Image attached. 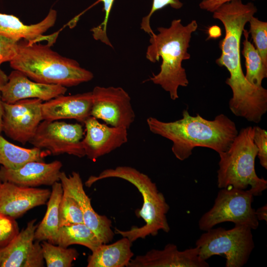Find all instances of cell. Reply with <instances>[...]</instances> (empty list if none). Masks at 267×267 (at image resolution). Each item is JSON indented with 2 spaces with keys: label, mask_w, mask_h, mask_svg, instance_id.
Listing matches in <instances>:
<instances>
[{
  "label": "cell",
  "mask_w": 267,
  "mask_h": 267,
  "mask_svg": "<svg viewBox=\"0 0 267 267\" xmlns=\"http://www.w3.org/2000/svg\"><path fill=\"white\" fill-rule=\"evenodd\" d=\"M257 11L253 2L244 4L241 0H232L213 12V17L220 21L225 30L224 37L219 43L221 54L216 63L229 73L225 81L232 92L229 108L235 116L255 123H259L267 111V90L246 79L241 66L240 43L246 24Z\"/></svg>",
  "instance_id": "obj_1"
},
{
  "label": "cell",
  "mask_w": 267,
  "mask_h": 267,
  "mask_svg": "<svg viewBox=\"0 0 267 267\" xmlns=\"http://www.w3.org/2000/svg\"><path fill=\"white\" fill-rule=\"evenodd\" d=\"M146 123L150 132L172 142V152L180 161L189 158L196 147L208 148L219 154L224 152L238 133L235 123L223 114L208 120L199 114L190 115L186 109L179 120L166 122L149 117Z\"/></svg>",
  "instance_id": "obj_2"
},
{
  "label": "cell",
  "mask_w": 267,
  "mask_h": 267,
  "mask_svg": "<svg viewBox=\"0 0 267 267\" xmlns=\"http://www.w3.org/2000/svg\"><path fill=\"white\" fill-rule=\"evenodd\" d=\"M197 28L195 20L184 25L181 19H174L169 27H158V34L150 36L146 58L152 63L161 58L162 63L159 72L153 74L149 80L168 92L173 100L179 97V87H185L189 84L182 63L190 58L188 48L192 34Z\"/></svg>",
  "instance_id": "obj_3"
},
{
  "label": "cell",
  "mask_w": 267,
  "mask_h": 267,
  "mask_svg": "<svg viewBox=\"0 0 267 267\" xmlns=\"http://www.w3.org/2000/svg\"><path fill=\"white\" fill-rule=\"evenodd\" d=\"M50 46L47 44L19 42L17 54L10 65L35 82L65 87L76 86L93 78L91 72L81 67L77 61L60 55Z\"/></svg>",
  "instance_id": "obj_4"
},
{
  "label": "cell",
  "mask_w": 267,
  "mask_h": 267,
  "mask_svg": "<svg viewBox=\"0 0 267 267\" xmlns=\"http://www.w3.org/2000/svg\"><path fill=\"white\" fill-rule=\"evenodd\" d=\"M119 178L134 185L141 193L143 199L142 207L135 211L136 217L141 218L145 224L133 226L129 230H122L115 228V233L127 237L132 242L147 236H155L160 230L169 232L170 227L166 215L170 209L163 193L159 192L156 184L146 174L136 169L127 166H119L114 169H107L98 176H90L85 182L90 187L98 180L107 178Z\"/></svg>",
  "instance_id": "obj_5"
},
{
  "label": "cell",
  "mask_w": 267,
  "mask_h": 267,
  "mask_svg": "<svg viewBox=\"0 0 267 267\" xmlns=\"http://www.w3.org/2000/svg\"><path fill=\"white\" fill-rule=\"evenodd\" d=\"M254 128L240 130L228 148L219 154L217 184L220 188L232 187L249 190L254 196L267 188V180L259 178L255 171L258 150L254 143Z\"/></svg>",
  "instance_id": "obj_6"
},
{
  "label": "cell",
  "mask_w": 267,
  "mask_h": 267,
  "mask_svg": "<svg viewBox=\"0 0 267 267\" xmlns=\"http://www.w3.org/2000/svg\"><path fill=\"white\" fill-rule=\"evenodd\" d=\"M252 229L248 225L235 224L226 229L211 228L196 242L200 258L206 261L215 255H223L226 267H242L248 261L255 245Z\"/></svg>",
  "instance_id": "obj_7"
},
{
  "label": "cell",
  "mask_w": 267,
  "mask_h": 267,
  "mask_svg": "<svg viewBox=\"0 0 267 267\" xmlns=\"http://www.w3.org/2000/svg\"><path fill=\"white\" fill-rule=\"evenodd\" d=\"M221 189L212 208L200 219V229L206 231L216 224L227 222L248 225L252 229H256L259 223L255 210L252 207L253 194L249 190L232 187Z\"/></svg>",
  "instance_id": "obj_8"
},
{
  "label": "cell",
  "mask_w": 267,
  "mask_h": 267,
  "mask_svg": "<svg viewBox=\"0 0 267 267\" xmlns=\"http://www.w3.org/2000/svg\"><path fill=\"white\" fill-rule=\"evenodd\" d=\"M84 134L79 123L43 120L29 142L53 155L68 154L82 158L85 156L82 143Z\"/></svg>",
  "instance_id": "obj_9"
},
{
  "label": "cell",
  "mask_w": 267,
  "mask_h": 267,
  "mask_svg": "<svg viewBox=\"0 0 267 267\" xmlns=\"http://www.w3.org/2000/svg\"><path fill=\"white\" fill-rule=\"evenodd\" d=\"M91 116L112 127L129 129L135 115L128 93L121 87H95Z\"/></svg>",
  "instance_id": "obj_10"
},
{
  "label": "cell",
  "mask_w": 267,
  "mask_h": 267,
  "mask_svg": "<svg viewBox=\"0 0 267 267\" xmlns=\"http://www.w3.org/2000/svg\"><path fill=\"white\" fill-rule=\"evenodd\" d=\"M43 102L38 98L22 99L11 104L3 102L2 132L23 144L29 142L43 120Z\"/></svg>",
  "instance_id": "obj_11"
},
{
  "label": "cell",
  "mask_w": 267,
  "mask_h": 267,
  "mask_svg": "<svg viewBox=\"0 0 267 267\" xmlns=\"http://www.w3.org/2000/svg\"><path fill=\"white\" fill-rule=\"evenodd\" d=\"M59 181L63 194L73 198L79 205L84 223L95 233L102 243L111 241L115 234L112 229V222L107 216L98 214L93 209L79 173L73 171L67 176L64 172H61Z\"/></svg>",
  "instance_id": "obj_12"
},
{
  "label": "cell",
  "mask_w": 267,
  "mask_h": 267,
  "mask_svg": "<svg viewBox=\"0 0 267 267\" xmlns=\"http://www.w3.org/2000/svg\"><path fill=\"white\" fill-rule=\"evenodd\" d=\"M36 219L29 221L5 247L1 248L0 267H43L44 261L41 242L35 240Z\"/></svg>",
  "instance_id": "obj_13"
},
{
  "label": "cell",
  "mask_w": 267,
  "mask_h": 267,
  "mask_svg": "<svg viewBox=\"0 0 267 267\" xmlns=\"http://www.w3.org/2000/svg\"><path fill=\"white\" fill-rule=\"evenodd\" d=\"M85 135L82 143L88 159L94 161L128 141V129L108 126L90 116L84 122Z\"/></svg>",
  "instance_id": "obj_14"
},
{
  "label": "cell",
  "mask_w": 267,
  "mask_h": 267,
  "mask_svg": "<svg viewBox=\"0 0 267 267\" xmlns=\"http://www.w3.org/2000/svg\"><path fill=\"white\" fill-rule=\"evenodd\" d=\"M50 194L49 189L2 182L0 185V213L15 219L18 218L32 208L45 204Z\"/></svg>",
  "instance_id": "obj_15"
},
{
  "label": "cell",
  "mask_w": 267,
  "mask_h": 267,
  "mask_svg": "<svg viewBox=\"0 0 267 267\" xmlns=\"http://www.w3.org/2000/svg\"><path fill=\"white\" fill-rule=\"evenodd\" d=\"M67 90V88L62 86L31 81L21 71L14 70L2 88L1 99L3 102L9 104L31 98L46 101L65 94Z\"/></svg>",
  "instance_id": "obj_16"
},
{
  "label": "cell",
  "mask_w": 267,
  "mask_h": 267,
  "mask_svg": "<svg viewBox=\"0 0 267 267\" xmlns=\"http://www.w3.org/2000/svg\"><path fill=\"white\" fill-rule=\"evenodd\" d=\"M199 248L178 250L174 244H167L162 250L153 249L136 256L127 267H208L209 264L199 256Z\"/></svg>",
  "instance_id": "obj_17"
},
{
  "label": "cell",
  "mask_w": 267,
  "mask_h": 267,
  "mask_svg": "<svg viewBox=\"0 0 267 267\" xmlns=\"http://www.w3.org/2000/svg\"><path fill=\"white\" fill-rule=\"evenodd\" d=\"M62 167V162L58 160L48 163L31 161L16 169H7L1 166L0 178L2 182H9L24 187L52 186L59 181Z\"/></svg>",
  "instance_id": "obj_18"
},
{
  "label": "cell",
  "mask_w": 267,
  "mask_h": 267,
  "mask_svg": "<svg viewBox=\"0 0 267 267\" xmlns=\"http://www.w3.org/2000/svg\"><path fill=\"white\" fill-rule=\"evenodd\" d=\"M56 18V11L50 9L43 20L28 25L13 15L0 13V35L17 41L24 39L30 43L46 41L47 44L52 45L56 41L58 33L50 35H44V34L53 26Z\"/></svg>",
  "instance_id": "obj_19"
},
{
  "label": "cell",
  "mask_w": 267,
  "mask_h": 267,
  "mask_svg": "<svg viewBox=\"0 0 267 267\" xmlns=\"http://www.w3.org/2000/svg\"><path fill=\"white\" fill-rule=\"evenodd\" d=\"M92 104L91 91L70 95H61L43 102V119L50 121L74 119L84 123L91 116Z\"/></svg>",
  "instance_id": "obj_20"
},
{
  "label": "cell",
  "mask_w": 267,
  "mask_h": 267,
  "mask_svg": "<svg viewBox=\"0 0 267 267\" xmlns=\"http://www.w3.org/2000/svg\"><path fill=\"white\" fill-rule=\"evenodd\" d=\"M132 243L123 237L110 244H102L88 258L87 267H127L134 255Z\"/></svg>",
  "instance_id": "obj_21"
},
{
  "label": "cell",
  "mask_w": 267,
  "mask_h": 267,
  "mask_svg": "<svg viewBox=\"0 0 267 267\" xmlns=\"http://www.w3.org/2000/svg\"><path fill=\"white\" fill-rule=\"evenodd\" d=\"M51 194L47 202L45 214L37 225L35 232V240L42 242L47 241L55 244L59 226V207L63 190L59 181L52 186Z\"/></svg>",
  "instance_id": "obj_22"
},
{
  "label": "cell",
  "mask_w": 267,
  "mask_h": 267,
  "mask_svg": "<svg viewBox=\"0 0 267 267\" xmlns=\"http://www.w3.org/2000/svg\"><path fill=\"white\" fill-rule=\"evenodd\" d=\"M49 151L39 148H26L12 144L0 134V165L7 169H16L31 161L43 162Z\"/></svg>",
  "instance_id": "obj_23"
},
{
  "label": "cell",
  "mask_w": 267,
  "mask_h": 267,
  "mask_svg": "<svg viewBox=\"0 0 267 267\" xmlns=\"http://www.w3.org/2000/svg\"><path fill=\"white\" fill-rule=\"evenodd\" d=\"M102 244L95 233L83 223L59 227L55 245L67 248L78 244L86 247L92 252Z\"/></svg>",
  "instance_id": "obj_24"
},
{
  "label": "cell",
  "mask_w": 267,
  "mask_h": 267,
  "mask_svg": "<svg viewBox=\"0 0 267 267\" xmlns=\"http://www.w3.org/2000/svg\"><path fill=\"white\" fill-rule=\"evenodd\" d=\"M243 35L244 40L241 53L245 59V78L251 85L262 87L263 80L267 77V66L265 65L258 51L249 41L248 30L244 29Z\"/></svg>",
  "instance_id": "obj_25"
},
{
  "label": "cell",
  "mask_w": 267,
  "mask_h": 267,
  "mask_svg": "<svg viewBox=\"0 0 267 267\" xmlns=\"http://www.w3.org/2000/svg\"><path fill=\"white\" fill-rule=\"evenodd\" d=\"M44 263L47 267H71L79 256L75 248L55 245L47 241L41 243Z\"/></svg>",
  "instance_id": "obj_26"
},
{
  "label": "cell",
  "mask_w": 267,
  "mask_h": 267,
  "mask_svg": "<svg viewBox=\"0 0 267 267\" xmlns=\"http://www.w3.org/2000/svg\"><path fill=\"white\" fill-rule=\"evenodd\" d=\"M59 227L83 223V213L77 202L72 197L63 193L59 207Z\"/></svg>",
  "instance_id": "obj_27"
},
{
  "label": "cell",
  "mask_w": 267,
  "mask_h": 267,
  "mask_svg": "<svg viewBox=\"0 0 267 267\" xmlns=\"http://www.w3.org/2000/svg\"><path fill=\"white\" fill-rule=\"evenodd\" d=\"M249 23V34L251 35L256 49L267 66V22L252 16Z\"/></svg>",
  "instance_id": "obj_28"
},
{
  "label": "cell",
  "mask_w": 267,
  "mask_h": 267,
  "mask_svg": "<svg viewBox=\"0 0 267 267\" xmlns=\"http://www.w3.org/2000/svg\"><path fill=\"white\" fill-rule=\"evenodd\" d=\"M15 219L0 213V248L7 245L19 232Z\"/></svg>",
  "instance_id": "obj_29"
},
{
  "label": "cell",
  "mask_w": 267,
  "mask_h": 267,
  "mask_svg": "<svg viewBox=\"0 0 267 267\" xmlns=\"http://www.w3.org/2000/svg\"><path fill=\"white\" fill-rule=\"evenodd\" d=\"M115 0H98L97 2H102L103 4V10L105 16L103 21L98 26L90 30L94 39L100 41L108 46L113 48L107 34V27L108 18Z\"/></svg>",
  "instance_id": "obj_30"
},
{
  "label": "cell",
  "mask_w": 267,
  "mask_h": 267,
  "mask_svg": "<svg viewBox=\"0 0 267 267\" xmlns=\"http://www.w3.org/2000/svg\"><path fill=\"white\" fill-rule=\"evenodd\" d=\"M170 6L175 9H179L183 6V3L179 0H153L151 9L149 13L143 17L140 23V28L150 36L154 33L150 24L152 15L157 11L167 6Z\"/></svg>",
  "instance_id": "obj_31"
},
{
  "label": "cell",
  "mask_w": 267,
  "mask_h": 267,
  "mask_svg": "<svg viewBox=\"0 0 267 267\" xmlns=\"http://www.w3.org/2000/svg\"><path fill=\"white\" fill-rule=\"evenodd\" d=\"M253 128V139L258 150L257 156L261 166L267 169V132L258 126Z\"/></svg>",
  "instance_id": "obj_32"
},
{
  "label": "cell",
  "mask_w": 267,
  "mask_h": 267,
  "mask_svg": "<svg viewBox=\"0 0 267 267\" xmlns=\"http://www.w3.org/2000/svg\"><path fill=\"white\" fill-rule=\"evenodd\" d=\"M19 41L0 35V65L10 62L16 56Z\"/></svg>",
  "instance_id": "obj_33"
},
{
  "label": "cell",
  "mask_w": 267,
  "mask_h": 267,
  "mask_svg": "<svg viewBox=\"0 0 267 267\" xmlns=\"http://www.w3.org/2000/svg\"><path fill=\"white\" fill-rule=\"evenodd\" d=\"M231 0H202L199 6L202 10L213 13L222 4Z\"/></svg>",
  "instance_id": "obj_34"
},
{
  "label": "cell",
  "mask_w": 267,
  "mask_h": 267,
  "mask_svg": "<svg viewBox=\"0 0 267 267\" xmlns=\"http://www.w3.org/2000/svg\"><path fill=\"white\" fill-rule=\"evenodd\" d=\"M8 76L0 68V134L2 132V118L3 113V102L1 99V89L3 86L7 82Z\"/></svg>",
  "instance_id": "obj_35"
},
{
  "label": "cell",
  "mask_w": 267,
  "mask_h": 267,
  "mask_svg": "<svg viewBox=\"0 0 267 267\" xmlns=\"http://www.w3.org/2000/svg\"><path fill=\"white\" fill-rule=\"evenodd\" d=\"M208 39H216L222 36V30L218 26L213 25L208 29Z\"/></svg>",
  "instance_id": "obj_36"
},
{
  "label": "cell",
  "mask_w": 267,
  "mask_h": 267,
  "mask_svg": "<svg viewBox=\"0 0 267 267\" xmlns=\"http://www.w3.org/2000/svg\"><path fill=\"white\" fill-rule=\"evenodd\" d=\"M255 214L258 221H265L267 222V205L260 207L255 210Z\"/></svg>",
  "instance_id": "obj_37"
},
{
  "label": "cell",
  "mask_w": 267,
  "mask_h": 267,
  "mask_svg": "<svg viewBox=\"0 0 267 267\" xmlns=\"http://www.w3.org/2000/svg\"><path fill=\"white\" fill-rule=\"evenodd\" d=\"M1 260H2V250H1V248H0V266L1 263Z\"/></svg>",
  "instance_id": "obj_38"
},
{
  "label": "cell",
  "mask_w": 267,
  "mask_h": 267,
  "mask_svg": "<svg viewBox=\"0 0 267 267\" xmlns=\"http://www.w3.org/2000/svg\"><path fill=\"white\" fill-rule=\"evenodd\" d=\"M1 183H2V181H1V179H0V185L1 184Z\"/></svg>",
  "instance_id": "obj_39"
}]
</instances>
